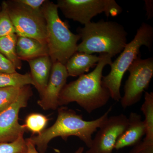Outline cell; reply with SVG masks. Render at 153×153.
I'll return each mask as SVG.
<instances>
[{
    "mask_svg": "<svg viewBox=\"0 0 153 153\" xmlns=\"http://www.w3.org/2000/svg\"><path fill=\"white\" fill-rule=\"evenodd\" d=\"M49 119L46 116L41 114H30L25 119V126L27 130L33 134L41 133L45 129Z\"/></svg>",
    "mask_w": 153,
    "mask_h": 153,
    "instance_id": "obj_19",
    "label": "cell"
},
{
    "mask_svg": "<svg viewBox=\"0 0 153 153\" xmlns=\"http://www.w3.org/2000/svg\"><path fill=\"white\" fill-rule=\"evenodd\" d=\"M33 91L30 85L23 88L16 100L0 112V143H10L23 136L27 131L19 122L20 109L26 107Z\"/></svg>",
    "mask_w": 153,
    "mask_h": 153,
    "instance_id": "obj_9",
    "label": "cell"
},
{
    "mask_svg": "<svg viewBox=\"0 0 153 153\" xmlns=\"http://www.w3.org/2000/svg\"><path fill=\"white\" fill-rule=\"evenodd\" d=\"M128 125L116 143L114 149L118 150L126 147L134 146L146 135V126L141 116L131 112L128 117Z\"/></svg>",
    "mask_w": 153,
    "mask_h": 153,
    "instance_id": "obj_12",
    "label": "cell"
},
{
    "mask_svg": "<svg viewBox=\"0 0 153 153\" xmlns=\"http://www.w3.org/2000/svg\"><path fill=\"white\" fill-rule=\"evenodd\" d=\"M16 69L12 62L0 53V73H14Z\"/></svg>",
    "mask_w": 153,
    "mask_h": 153,
    "instance_id": "obj_24",
    "label": "cell"
},
{
    "mask_svg": "<svg viewBox=\"0 0 153 153\" xmlns=\"http://www.w3.org/2000/svg\"><path fill=\"white\" fill-rule=\"evenodd\" d=\"M57 4L46 1L41 8L47 23V44L52 64L59 62L65 65L76 52L78 34L69 30L68 25L58 15Z\"/></svg>",
    "mask_w": 153,
    "mask_h": 153,
    "instance_id": "obj_4",
    "label": "cell"
},
{
    "mask_svg": "<svg viewBox=\"0 0 153 153\" xmlns=\"http://www.w3.org/2000/svg\"><path fill=\"white\" fill-rule=\"evenodd\" d=\"M57 5L66 18L84 25L98 14L116 17L123 11L114 0H58Z\"/></svg>",
    "mask_w": 153,
    "mask_h": 153,
    "instance_id": "obj_6",
    "label": "cell"
},
{
    "mask_svg": "<svg viewBox=\"0 0 153 153\" xmlns=\"http://www.w3.org/2000/svg\"><path fill=\"white\" fill-rule=\"evenodd\" d=\"M30 85H34L30 73L21 74L17 72L0 73V88H22Z\"/></svg>",
    "mask_w": 153,
    "mask_h": 153,
    "instance_id": "obj_17",
    "label": "cell"
},
{
    "mask_svg": "<svg viewBox=\"0 0 153 153\" xmlns=\"http://www.w3.org/2000/svg\"><path fill=\"white\" fill-rule=\"evenodd\" d=\"M84 150V148L83 147H79L74 153H83Z\"/></svg>",
    "mask_w": 153,
    "mask_h": 153,
    "instance_id": "obj_28",
    "label": "cell"
},
{
    "mask_svg": "<svg viewBox=\"0 0 153 153\" xmlns=\"http://www.w3.org/2000/svg\"><path fill=\"white\" fill-rule=\"evenodd\" d=\"M77 28L81 43L76 52L107 54L113 57L122 52L128 44V33L123 25L113 21L91 22Z\"/></svg>",
    "mask_w": 153,
    "mask_h": 153,
    "instance_id": "obj_3",
    "label": "cell"
},
{
    "mask_svg": "<svg viewBox=\"0 0 153 153\" xmlns=\"http://www.w3.org/2000/svg\"><path fill=\"white\" fill-rule=\"evenodd\" d=\"M153 1H145V7L147 12L148 19H150L153 16Z\"/></svg>",
    "mask_w": 153,
    "mask_h": 153,
    "instance_id": "obj_26",
    "label": "cell"
},
{
    "mask_svg": "<svg viewBox=\"0 0 153 153\" xmlns=\"http://www.w3.org/2000/svg\"><path fill=\"white\" fill-rule=\"evenodd\" d=\"M18 36L11 34L0 37V53L12 62L17 69L22 68V60L19 59L16 52Z\"/></svg>",
    "mask_w": 153,
    "mask_h": 153,
    "instance_id": "obj_16",
    "label": "cell"
},
{
    "mask_svg": "<svg viewBox=\"0 0 153 153\" xmlns=\"http://www.w3.org/2000/svg\"><path fill=\"white\" fill-rule=\"evenodd\" d=\"M128 123V117L123 114L108 117L99 128L91 146L85 153H112Z\"/></svg>",
    "mask_w": 153,
    "mask_h": 153,
    "instance_id": "obj_10",
    "label": "cell"
},
{
    "mask_svg": "<svg viewBox=\"0 0 153 153\" xmlns=\"http://www.w3.org/2000/svg\"><path fill=\"white\" fill-rule=\"evenodd\" d=\"M17 2L35 11H40L46 0H15Z\"/></svg>",
    "mask_w": 153,
    "mask_h": 153,
    "instance_id": "obj_25",
    "label": "cell"
},
{
    "mask_svg": "<svg viewBox=\"0 0 153 153\" xmlns=\"http://www.w3.org/2000/svg\"><path fill=\"white\" fill-rule=\"evenodd\" d=\"M23 88H0V112L7 109L16 100Z\"/></svg>",
    "mask_w": 153,
    "mask_h": 153,
    "instance_id": "obj_20",
    "label": "cell"
},
{
    "mask_svg": "<svg viewBox=\"0 0 153 153\" xmlns=\"http://www.w3.org/2000/svg\"><path fill=\"white\" fill-rule=\"evenodd\" d=\"M100 55L101 59L94 70L79 76L63 87L58 99L59 107L75 102L91 114L108 103L110 94L108 89L102 85V71L105 66L112 63V57L107 54Z\"/></svg>",
    "mask_w": 153,
    "mask_h": 153,
    "instance_id": "obj_2",
    "label": "cell"
},
{
    "mask_svg": "<svg viewBox=\"0 0 153 153\" xmlns=\"http://www.w3.org/2000/svg\"><path fill=\"white\" fill-rule=\"evenodd\" d=\"M16 52L20 60H28L49 55L47 44L28 37L18 36Z\"/></svg>",
    "mask_w": 153,
    "mask_h": 153,
    "instance_id": "obj_14",
    "label": "cell"
},
{
    "mask_svg": "<svg viewBox=\"0 0 153 153\" xmlns=\"http://www.w3.org/2000/svg\"><path fill=\"white\" fill-rule=\"evenodd\" d=\"M1 6H0V11H1Z\"/></svg>",
    "mask_w": 153,
    "mask_h": 153,
    "instance_id": "obj_29",
    "label": "cell"
},
{
    "mask_svg": "<svg viewBox=\"0 0 153 153\" xmlns=\"http://www.w3.org/2000/svg\"><path fill=\"white\" fill-rule=\"evenodd\" d=\"M101 59V55L97 56L83 52H76L67 61L65 66L68 76H81L93 68Z\"/></svg>",
    "mask_w": 153,
    "mask_h": 153,
    "instance_id": "obj_15",
    "label": "cell"
},
{
    "mask_svg": "<svg viewBox=\"0 0 153 153\" xmlns=\"http://www.w3.org/2000/svg\"><path fill=\"white\" fill-rule=\"evenodd\" d=\"M27 144L24 136L10 143H0V153H26Z\"/></svg>",
    "mask_w": 153,
    "mask_h": 153,
    "instance_id": "obj_22",
    "label": "cell"
},
{
    "mask_svg": "<svg viewBox=\"0 0 153 153\" xmlns=\"http://www.w3.org/2000/svg\"><path fill=\"white\" fill-rule=\"evenodd\" d=\"M6 3L17 36L33 38L47 44V23L41 10H33L15 0Z\"/></svg>",
    "mask_w": 153,
    "mask_h": 153,
    "instance_id": "obj_7",
    "label": "cell"
},
{
    "mask_svg": "<svg viewBox=\"0 0 153 153\" xmlns=\"http://www.w3.org/2000/svg\"><path fill=\"white\" fill-rule=\"evenodd\" d=\"M129 75L124 86V94L121 98L123 109L139 102L145 90L149 87L153 76V58L142 59L140 57L134 61L128 69Z\"/></svg>",
    "mask_w": 153,
    "mask_h": 153,
    "instance_id": "obj_8",
    "label": "cell"
},
{
    "mask_svg": "<svg viewBox=\"0 0 153 153\" xmlns=\"http://www.w3.org/2000/svg\"><path fill=\"white\" fill-rule=\"evenodd\" d=\"M153 44V27L143 22L137 30L134 39L126 44L119 56L110 65V71L106 76H102V85L109 91L111 98L114 101H120L123 78L134 61L140 57L141 47L146 46L151 50Z\"/></svg>",
    "mask_w": 153,
    "mask_h": 153,
    "instance_id": "obj_5",
    "label": "cell"
},
{
    "mask_svg": "<svg viewBox=\"0 0 153 153\" xmlns=\"http://www.w3.org/2000/svg\"><path fill=\"white\" fill-rule=\"evenodd\" d=\"M0 11V37L16 34L15 28L9 15L6 1L1 5Z\"/></svg>",
    "mask_w": 153,
    "mask_h": 153,
    "instance_id": "obj_21",
    "label": "cell"
},
{
    "mask_svg": "<svg viewBox=\"0 0 153 153\" xmlns=\"http://www.w3.org/2000/svg\"><path fill=\"white\" fill-rule=\"evenodd\" d=\"M141 110L145 116L144 120L146 126L144 140L153 141V93L145 92L144 101L141 107Z\"/></svg>",
    "mask_w": 153,
    "mask_h": 153,
    "instance_id": "obj_18",
    "label": "cell"
},
{
    "mask_svg": "<svg viewBox=\"0 0 153 153\" xmlns=\"http://www.w3.org/2000/svg\"><path fill=\"white\" fill-rule=\"evenodd\" d=\"M31 76L40 96L44 92L49 81L52 63L49 55L28 60Z\"/></svg>",
    "mask_w": 153,
    "mask_h": 153,
    "instance_id": "obj_13",
    "label": "cell"
},
{
    "mask_svg": "<svg viewBox=\"0 0 153 153\" xmlns=\"http://www.w3.org/2000/svg\"><path fill=\"white\" fill-rule=\"evenodd\" d=\"M25 140L27 144V151L26 153H40L37 150L35 145L30 141L29 139Z\"/></svg>",
    "mask_w": 153,
    "mask_h": 153,
    "instance_id": "obj_27",
    "label": "cell"
},
{
    "mask_svg": "<svg viewBox=\"0 0 153 153\" xmlns=\"http://www.w3.org/2000/svg\"><path fill=\"white\" fill-rule=\"evenodd\" d=\"M128 153H153V141L143 139L134 146Z\"/></svg>",
    "mask_w": 153,
    "mask_h": 153,
    "instance_id": "obj_23",
    "label": "cell"
},
{
    "mask_svg": "<svg viewBox=\"0 0 153 153\" xmlns=\"http://www.w3.org/2000/svg\"><path fill=\"white\" fill-rule=\"evenodd\" d=\"M68 77L65 65L59 62L52 64L47 87L41 96V98L38 101V104L42 109L55 110L59 107V96L66 85Z\"/></svg>",
    "mask_w": 153,
    "mask_h": 153,
    "instance_id": "obj_11",
    "label": "cell"
},
{
    "mask_svg": "<svg viewBox=\"0 0 153 153\" xmlns=\"http://www.w3.org/2000/svg\"><path fill=\"white\" fill-rule=\"evenodd\" d=\"M112 109V106H111L100 117L86 121L83 119L82 115L78 114L74 110L60 106L57 108V118L54 124L37 135L28 139L40 153L46 152L50 141L57 137L65 141L68 137H77L88 149L92 144V134L105 122Z\"/></svg>",
    "mask_w": 153,
    "mask_h": 153,
    "instance_id": "obj_1",
    "label": "cell"
}]
</instances>
